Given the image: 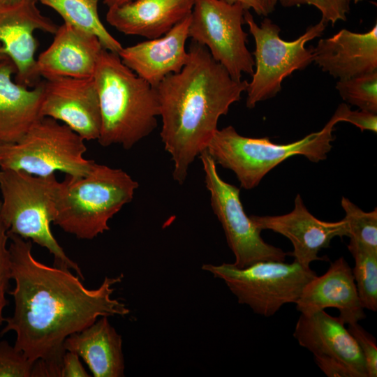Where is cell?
Masks as SVG:
<instances>
[{
    "instance_id": "9",
    "label": "cell",
    "mask_w": 377,
    "mask_h": 377,
    "mask_svg": "<svg viewBox=\"0 0 377 377\" xmlns=\"http://www.w3.org/2000/svg\"><path fill=\"white\" fill-rule=\"evenodd\" d=\"M202 269L223 280L239 304L269 317L282 306L296 303L304 286L317 274L293 261L265 260L238 268L232 263L204 264Z\"/></svg>"
},
{
    "instance_id": "37",
    "label": "cell",
    "mask_w": 377,
    "mask_h": 377,
    "mask_svg": "<svg viewBox=\"0 0 377 377\" xmlns=\"http://www.w3.org/2000/svg\"><path fill=\"white\" fill-rule=\"evenodd\" d=\"M7 58L6 55L3 52V50L1 44L0 43V61Z\"/></svg>"
},
{
    "instance_id": "33",
    "label": "cell",
    "mask_w": 377,
    "mask_h": 377,
    "mask_svg": "<svg viewBox=\"0 0 377 377\" xmlns=\"http://www.w3.org/2000/svg\"><path fill=\"white\" fill-rule=\"evenodd\" d=\"M90 376L82 364L80 356L71 351L66 350L64 357L61 377H88Z\"/></svg>"
},
{
    "instance_id": "7",
    "label": "cell",
    "mask_w": 377,
    "mask_h": 377,
    "mask_svg": "<svg viewBox=\"0 0 377 377\" xmlns=\"http://www.w3.org/2000/svg\"><path fill=\"white\" fill-rule=\"evenodd\" d=\"M84 140L50 117L38 121L18 142L0 144V170L46 177L59 171L71 177L87 175L95 163L87 159Z\"/></svg>"
},
{
    "instance_id": "23",
    "label": "cell",
    "mask_w": 377,
    "mask_h": 377,
    "mask_svg": "<svg viewBox=\"0 0 377 377\" xmlns=\"http://www.w3.org/2000/svg\"><path fill=\"white\" fill-rule=\"evenodd\" d=\"M55 10L64 22L95 35L103 47L119 54L122 45L105 27L98 15L101 0H34Z\"/></svg>"
},
{
    "instance_id": "31",
    "label": "cell",
    "mask_w": 377,
    "mask_h": 377,
    "mask_svg": "<svg viewBox=\"0 0 377 377\" xmlns=\"http://www.w3.org/2000/svg\"><path fill=\"white\" fill-rule=\"evenodd\" d=\"M377 113L366 110H351L346 103L340 104L331 117L337 124L340 121L349 122L359 128L362 132H377Z\"/></svg>"
},
{
    "instance_id": "8",
    "label": "cell",
    "mask_w": 377,
    "mask_h": 377,
    "mask_svg": "<svg viewBox=\"0 0 377 377\" xmlns=\"http://www.w3.org/2000/svg\"><path fill=\"white\" fill-rule=\"evenodd\" d=\"M244 17L255 41L252 54L256 68L246 91V105L252 109L258 103L275 96L286 77L313 62V48L305 45L320 37L327 24L320 20L309 27L298 38L287 41L280 37V27L270 19L265 18L258 25L247 9Z\"/></svg>"
},
{
    "instance_id": "36",
    "label": "cell",
    "mask_w": 377,
    "mask_h": 377,
    "mask_svg": "<svg viewBox=\"0 0 377 377\" xmlns=\"http://www.w3.org/2000/svg\"><path fill=\"white\" fill-rule=\"evenodd\" d=\"M269 13L273 12L275 8L277 0H263Z\"/></svg>"
},
{
    "instance_id": "34",
    "label": "cell",
    "mask_w": 377,
    "mask_h": 377,
    "mask_svg": "<svg viewBox=\"0 0 377 377\" xmlns=\"http://www.w3.org/2000/svg\"><path fill=\"white\" fill-rule=\"evenodd\" d=\"M228 3L233 4L239 3L242 4L246 9H252L258 15L267 16L269 13L263 0H222Z\"/></svg>"
},
{
    "instance_id": "1",
    "label": "cell",
    "mask_w": 377,
    "mask_h": 377,
    "mask_svg": "<svg viewBox=\"0 0 377 377\" xmlns=\"http://www.w3.org/2000/svg\"><path fill=\"white\" fill-rule=\"evenodd\" d=\"M14 288L8 291L14 311L5 318L1 334L14 332V346L31 362L63 360L64 341L101 316H124L126 304L112 297L113 286L124 275L105 277L96 289H88L70 269L50 267L32 254V243L8 234Z\"/></svg>"
},
{
    "instance_id": "26",
    "label": "cell",
    "mask_w": 377,
    "mask_h": 377,
    "mask_svg": "<svg viewBox=\"0 0 377 377\" xmlns=\"http://www.w3.org/2000/svg\"><path fill=\"white\" fill-rule=\"evenodd\" d=\"M341 205L348 226V237L377 250L376 208L364 212L345 197H342Z\"/></svg>"
},
{
    "instance_id": "25",
    "label": "cell",
    "mask_w": 377,
    "mask_h": 377,
    "mask_svg": "<svg viewBox=\"0 0 377 377\" xmlns=\"http://www.w3.org/2000/svg\"><path fill=\"white\" fill-rule=\"evenodd\" d=\"M335 87L346 103L360 110L377 113V71L339 80Z\"/></svg>"
},
{
    "instance_id": "24",
    "label": "cell",
    "mask_w": 377,
    "mask_h": 377,
    "mask_svg": "<svg viewBox=\"0 0 377 377\" xmlns=\"http://www.w3.org/2000/svg\"><path fill=\"white\" fill-rule=\"evenodd\" d=\"M355 260L352 269L364 309L377 311V250L350 239L347 246Z\"/></svg>"
},
{
    "instance_id": "13",
    "label": "cell",
    "mask_w": 377,
    "mask_h": 377,
    "mask_svg": "<svg viewBox=\"0 0 377 377\" xmlns=\"http://www.w3.org/2000/svg\"><path fill=\"white\" fill-rule=\"evenodd\" d=\"M40 114L63 122L84 140H98L101 117L94 77L45 79Z\"/></svg>"
},
{
    "instance_id": "2",
    "label": "cell",
    "mask_w": 377,
    "mask_h": 377,
    "mask_svg": "<svg viewBox=\"0 0 377 377\" xmlns=\"http://www.w3.org/2000/svg\"><path fill=\"white\" fill-rule=\"evenodd\" d=\"M188 51L183 68L156 87L161 141L173 162L172 177L180 184L218 129L219 118L241 99L249 83L232 79L205 46L192 41Z\"/></svg>"
},
{
    "instance_id": "19",
    "label": "cell",
    "mask_w": 377,
    "mask_h": 377,
    "mask_svg": "<svg viewBox=\"0 0 377 377\" xmlns=\"http://www.w3.org/2000/svg\"><path fill=\"white\" fill-rule=\"evenodd\" d=\"M339 317L325 310L301 313L293 336L299 344L315 355H324L340 360L360 377H368L361 350L354 337Z\"/></svg>"
},
{
    "instance_id": "4",
    "label": "cell",
    "mask_w": 377,
    "mask_h": 377,
    "mask_svg": "<svg viewBox=\"0 0 377 377\" xmlns=\"http://www.w3.org/2000/svg\"><path fill=\"white\" fill-rule=\"evenodd\" d=\"M139 184L119 168L94 163L82 177L66 175L55 195L54 223L80 239L109 230L108 222L132 201Z\"/></svg>"
},
{
    "instance_id": "14",
    "label": "cell",
    "mask_w": 377,
    "mask_h": 377,
    "mask_svg": "<svg viewBox=\"0 0 377 377\" xmlns=\"http://www.w3.org/2000/svg\"><path fill=\"white\" fill-rule=\"evenodd\" d=\"M260 230H270L287 237L293 246L290 253L294 260L305 267L315 260H324L318 256L322 249L327 248L336 237H348V226L343 219L328 222L316 218L307 209L302 197L295 198L293 209L279 216H250Z\"/></svg>"
},
{
    "instance_id": "15",
    "label": "cell",
    "mask_w": 377,
    "mask_h": 377,
    "mask_svg": "<svg viewBox=\"0 0 377 377\" xmlns=\"http://www.w3.org/2000/svg\"><path fill=\"white\" fill-rule=\"evenodd\" d=\"M191 15L163 36L148 39L122 49L121 61L138 76L154 87L168 75L178 73L187 63Z\"/></svg>"
},
{
    "instance_id": "20",
    "label": "cell",
    "mask_w": 377,
    "mask_h": 377,
    "mask_svg": "<svg viewBox=\"0 0 377 377\" xmlns=\"http://www.w3.org/2000/svg\"><path fill=\"white\" fill-rule=\"evenodd\" d=\"M194 0H133L108 8L106 21L118 31L152 39L189 16Z\"/></svg>"
},
{
    "instance_id": "17",
    "label": "cell",
    "mask_w": 377,
    "mask_h": 377,
    "mask_svg": "<svg viewBox=\"0 0 377 377\" xmlns=\"http://www.w3.org/2000/svg\"><path fill=\"white\" fill-rule=\"evenodd\" d=\"M295 304L297 310L304 314L336 308L339 317L347 325L366 318L352 269L343 257L331 263L325 274L311 279Z\"/></svg>"
},
{
    "instance_id": "32",
    "label": "cell",
    "mask_w": 377,
    "mask_h": 377,
    "mask_svg": "<svg viewBox=\"0 0 377 377\" xmlns=\"http://www.w3.org/2000/svg\"><path fill=\"white\" fill-rule=\"evenodd\" d=\"M313 356L317 366L328 377H360L357 372L340 360L324 355Z\"/></svg>"
},
{
    "instance_id": "16",
    "label": "cell",
    "mask_w": 377,
    "mask_h": 377,
    "mask_svg": "<svg viewBox=\"0 0 377 377\" xmlns=\"http://www.w3.org/2000/svg\"><path fill=\"white\" fill-rule=\"evenodd\" d=\"M54 35L52 43L36 59L39 75L45 79L93 77L104 49L99 39L64 22Z\"/></svg>"
},
{
    "instance_id": "3",
    "label": "cell",
    "mask_w": 377,
    "mask_h": 377,
    "mask_svg": "<svg viewBox=\"0 0 377 377\" xmlns=\"http://www.w3.org/2000/svg\"><path fill=\"white\" fill-rule=\"evenodd\" d=\"M101 117L103 147L130 149L157 126L160 115L156 87L138 76L118 54L103 49L94 75Z\"/></svg>"
},
{
    "instance_id": "30",
    "label": "cell",
    "mask_w": 377,
    "mask_h": 377,
    "mask_svg": "<svg viewBox=\"0 0 377 377\" xmlns=\"http://www.w3.org/2000/svg\"><path fill=\"white\" fill-rule=\"evenodd\" d=\"M348 330L355 339L364 356L368 377H376L377 345L376 339L358 323L348 324Z\"/></svg>"
},
{
    "instance_id": "21",
    "label": "cell",
    "mask_w": 377,
    "mask_h": 377,
    "mask_svg": "<svg viewBox=\"0 0 377 377\" xmlns=\"http://www.w3.org/2000/svg\"><path fill=\"white\" fill-rule=\"evenodd\" d=\"M16 68L9 58L0 61V143L20 141L43 117V81L33 87L12 79Z\"/></svg>"
},
{
    "instance_id": "38",
    "label": "cell",
    "mask_w": 377,
    "mask_h": 377,
    "mask_svg": "<svg viewBox=\"0 0 377 377\" xmlns=\"http://www.w3.org/2000/svg\"><path fill=\"white\" fill-rule=\"evenodd\" d=\"M351 1H353L354 3H357L363 0H350Z\"/></svg>"
},
{
    "instance_id": "11",
    "label": "cell",
    "mask_w": 377,
    "mask_h": 377,
    "mask_svg": "<svg viewBox=\"0 0 377 377\" xmlns=\"http://www.w3.org/2000/svg\"><path fill=\"white\" fill-rule=\"evenodd\" d=\"M211 207L224 230L235 260L232 265L244 268L260 261H285L287 253L265 242L260 230L247 216L240 200V189L221 179L216 164L205 149L198 156Z\"/></svg>"
},
{
    "instance_id": "6",
    "label": "cell",
    "mask_w": 377,
    "mask_h": 377,
    "mask_svg": "<svg viewBox=\"0 0 377 377\" xmlns=\"http://www.w3.org/2000/svg\"><path fill=\"white\" fill-rule=\"evenodd\" d=\"M337 124L330 118L319 131L288 144H276L269 138H249L232 126L217 129L205 149L216 164L232 170L241 187L252 189L274 168L289 157L305 156L311 162L327 158Z\"/></svg>"
},
{
    "instance_id": "28",
    "label": "cell",
    "mask_w": 377,
    "mask_h": 377,
    "mask_svg": "<svg viewBox=\"0 0 377 377\" xmlns=\"http://www.w3.org/2000/svg\"><path fill=\"white\" fill-rule=\"evenodd\" d=\"M286 8L310 5L321 13V20L332 26L339 21H346L350 10V0H277Z\"/></svg>"
},
{
    "instance_id": "35",
    "label": "cell",
    "mask_w": 377,
    "mask_h": 377,
    "mask_svg": "<svg viewBox=\"0 0 377 377\" xmlns=\"http://www.w3.org/2000/svg\"><path fill=\"white\" fill-rule=\"evenodd\" d=\"M133 0H103L104 4H105L108 8L114 6H118L121 5L126 3H128L129 1H131Z\"/></svg>"
},
{
    "instance_id": "27",
    "label": "cell",
    "mask_w": 377,
    "mask_h": 377,
    "mask_svg": "<svg viewBox=\"0 0 377 377\" xmlns=\"http://www.w3.org/2000/svg\"><path fill=\"white\" fill-rule=\"evenodd\" d=\"M33 364L7 341H0V377H31Z\"/></svg>"
},
{
    "instance_id": "10",
    "label": "cell",
    "mask_w": 377,
    "mask_h": 377,
    "mask_svg": "<svg viewBox=\"0 0 377 377\" xmlns=\"http://www.w3.org/2000/svg\"><path fill=\"white\" fill-rule=\"evenodd\" d=\"M245 7L222 0H194L188 38L205 46L232 79L254 71L253 54L248 50V34L243 29Z\"/></svg>"
},
{
    "instance_id": "39",
    "label": "cell",
    "mask_w": 377,
    "mask_h": 377,
    "mask_svg": "<svg viewBox=\"0 0 377 377\" xmlns=\"http://www.w3.org/2000/svg\"><path fill=\"white\" fill-rule=\"evenodd\" d=\"M1 144V143H0Z\"/></svg>"
},
{
    "instance_id": "5",
    "label": "cell",
    "mask_w": 377,
    "mask_h": 377,
    "mask_svg": "<svg viewBox=\"0 0 377 377\" xmlns=\"http://www.w3.org/2000/svg\"><path fill=\"white\" fill-rule=\"evenodd\" d=\"M59 183L55 174L40 177L20 170H0V216L8 234L45 248L53 255L55 267L73 269L84 279L80 267L66 255L50 229L56 217Z\"/></svg>"
},
{
    "instance_id": "22",
    "label": "cell",
    "mask_w": 377,
    "mask_h": 377,
    "mask_svg": "<svg viewBox=\"0 0 377 377\" xmlns=\"http://www.w3.org/2000/svg\"><path fill=\"white\" fill-rule=\"evenodd\" d=\"M64 347L82 358L94 377L124 376L122 338L108 316H101L84 330L70 335Z\"/></svg>"
},
{
    "instance_id": "12",
    "label": "cell",
    "mask_w": 377,
    "mask_h": 377,
    "mask_svg": "<svg viewBox=\"0 0 377 377\" xmlns=\"http://www.w3.org/2000/svg\"><path fill=\"white\" fill-rule=\"evenodd\" d=\"M36 3L34 0H0V43L16 68L15 82L27 87L36 85L40 77L34 31L54 34L59 27Z\"/></svg>"
},
{
    "instance_id": "29",
    "label": "cell",
    "mask_w": 377,
    "mask_h": 377,
    "mask_svg": "<svg viewBox=\"0 0 377 377\" xmlns=\"http://www.w3.org/2000/svg\"><path fill=\"white\" fill-rule=\"evenodd\" d=\"M8 230L0 216V329L4 323L3 310L8 304L10 281L12 279L11 257L8 242Z\"/></svg>"
},
{
    "instance_id": "18",
    "label": "cell",
    "mask_w": 377,
    "mask_h": 377,
    "mask_svg": "<svg viewBox=\"0 0 377 377\" xmlns=\"http://www.w3.org/2000/svg\"><path fill=\"white\" fill-rule=\"evenodd\" d=\"M313 52V62L339 80L377 71V24L364 33L342 29L320 39Z\"/></svg>"
}]
</instances>
